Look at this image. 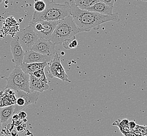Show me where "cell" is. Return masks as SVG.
Here are the masks:
<instances>
[{"label": "cell", "mask_w": 147, "mask_h": 136, "mask_svg": "<svg viewBox=\"0 0 147 136\" xmlns=\"http://www.w3.org/2000/svg\"><path fill=\"white\" fill-rule=\"evenodd\" d=\"M34 10L37 12L44 11L46 7V3L44 0H34Z\"/></svg>", "instance_id": "2e32d148"}, {"label": "cell", "mask_w": 147, "mask_h": 136, "mask_svg": "<svg viewBox=\"0 0 147 136\" xmlns=\"http://www.w3.org/2000/svg\"><path fill=\"white\" fill-rule=\"evenodd\" d=\"M18 116L20 117V119H21V120H23V119H25L27 116V114L24 111L20 112V113H18Z\"/></svg>", "instance_id": "44dd1931"}, {"label": "cell", "mask_w": 147, "mask_h": 136, "mask_svg": "<svg viewBox=\"0 0 147 136\" xmlns=\"http://www.w3.org/2000/svg\"><path fill=\"white\" fill-rule=\"evenodd\" d=\"M46 7L44 11H34L31 23H36L40 20L57 21L62 20L71 15V7L68 2L63 4L55 2L53 0H44Z\"/></svg>", "instance_id": "7a4b0ae2"}, {"label": "cell", "mask_w": 147, "mask_h": 136, "mask_svg": "<svg viewBox=\"0 0 147 136\" xmlns=\"http://www.w3.org/2000/svg\"><path fill=\"white\" fill-rule=\"evenodd\" d=\"M2 123L1 119H0V133H1V131H2Z\"/></svg>", "instance_id": "4316f807"}, {"label": "cell", "mask_w": 147, "mask_h": 136, "mask_svg": "<svg viewBox=\"0 0 147 136\" xmlns=\"http://www.w3.org/2000/svg\"><path fill=\"white\" fill-rule=\"evenodd\" d=\"M15 105L0 108V119L2 123L7 122L14 114Z\"/></svg>", "instance_id": "5bb4252c"}, {"label": "cell", "mask_w": 147, "mask_h": 136, "mask_svg": "<svg viewBox=\"0 0 147 136\" xmlns=\"http://www.w3.org/2000/svg\"><path fill=\"white\" fill-rule=\"evenodd\" d=\"M86 10L88 11L96 12L105 15H112L113 14V7L108 5L107 4L100 1L86 9Z\"/></svg>", "instance_id": "8fae6325"}, {"label": "cell", "mask_w": 147, "mask_h": 136, "mask_svg": "<svg viewBox=\"0 0 147 136\" xmlns=\"http://www.w3.org/2000/svg\"><path fill=\"white\" fill-rule=\"evenodd\" d=\"M135 1H138V0H135Z\"/></svg>", "instance_id": "4dcf8cb0"}, {"label": "cell", "mask_w": 147, "mask_h": 136, "mask_svg": "<svg viewBox=\"0 0 147 136\" xmlns=\"http://www.w3.org/2000/svg\"><path fill=\"white\" fill-rule=\"evenodd\" d=\"M15 37L17 38L25 52L31 50L34 44L39 39L34 29L29 25L18 32Z\"/></svg>", "instance_id": "5b68a950"}, {"label": "cell", "mask_w": 147, "mask_h": 136, "mask_svg": "<svg viewBox=\"0 0 147 136\" xmlns=\"http://www.w3.org/2000/svg\"><path fill=\"white\" fill-rule=\"evenodd\" d=\"M142 1V2H147V0H141Z\"/></svg>", "instance_id": "f1b7e54d"}, {"label": "cell", "mask_w": 147, "mask_h": 136, "mask_svg": "<svg viewBox=\"0 0 147 136\" xmlns=\"http://www.w3.org/2000/svg\"><path fill=\"white\" fill-rule=\"evenodd\" d=\"M75 4L79 9L86 10L96 3L100 1V0H74Z\"/></svg>", "instance_id": "9a60e30c"}, {"label": "cell", "mask_w": 147, "mask_h": 136, "mask_svg": "<svg viewBox=\"0 0 147 136\" xmlns=\"http://www.w3.org/2000/svg\"><path fill=\"white\" fill-rule=\"evenodd\" d=\"M116 1V0H100V2H103L111 7H114V5Z\"/></svg>", "instance_id": "ffe728a7"}, {"label": "cell", "mask_w": 147, "mask_h": 136, "mask_svg": "<svg viewBox=\"0 0 147 136\" xmlns=\"http://www.w3.org/2000/svg\"><path fill=\"white\" fill-rule=\"evenodd\" d=\"M11 50L12 54V62L16 66L20 67L23 63L25 51L24 50L18 40L14 37L11 43Z\"/></svg>", "instance_id": "ba28073f"}, {"label": "cell", "mask_w": 147, "mask_h": 136, "mask_svg": "<svg viewBox=\"0 0 147 136\" xmlns=\"http://www.w3.org/2000/svg\"><path fill=\"white\" fill-rule=\"evenodd\" d=\"M112 125L114 126H116L119 127L122 133L124 135L125 133H127L129 132L130 131V129L129 127V126L128 125H121L119 124V119L116 120L114 122H113Z\"/></svg>", "instance_id": "ac0fdd59"}, {"label": "cell", "mask_w": 147, "mask_h": 136, "mask_svg": "<svg viewBox=\"0 0 147 136\" xmlns=\"http://www.w3.org/2000/svg\"><path fill=\"white\" fill-rule=\"evenodd\" d=\"M76 38L75 36L74 37H71L69 39L66 40L63 43H62L63 46V47L67 50H69L71 49H73V40L74 39Z\"/></svg>", "instance_id": "d6986e66"}, {"label": "cell", "mask_w": 147, "mask_h": 136, "mask_svg": "<svg viewBox=\"0 0 147 136\" xmlns=\"http://www.w3.org/2000/svg\"><path fill=\"white\" fill-rule=\"evenodd\" d=\"M3 0H0V4L1 3H2V2H3Z\"/></svg>", "instance_id": "f546056e"}, {"label": "cell", "mask_w": 147, "mask_h": 136, "mask_svg": "<svg viewBox=\"0 0 147 136\" xmlns=\"http://www.w3.org/2000/svg\"><path fill=\"white\" fill-rule=\"evenodd\" d=\"M55 45L50 40L39 38L33 46L31 50L45 56L49 63L53 60L57 52L55 49Z\"/></svg>", "instance_id": "52a82bcc"}, {"label": "cell", "mask_w": 147, "mask_h": 136, "mask_svg": "<svg viewBox=\"0 0 147 136\" xmlns=\"http://www.w3.org/2000/svg\"><path fill=\"white\" fill-rule=\"evenodd\" d=\"M16 129H17V131L18 133H22L24 132V131H25V127H24V126L21 124L20 126H17V128H16Z\"/></svg>", "instance_id": "7402d4cb"}, {"label": "cell", "mask_w": 147, "mask_h": 136, "mask_svg": "<svg viewBox=\"0 0 147 136\" xmlns=\"http://www.w3.org/2000/svg\"><path fill=\"white\" fill-rule=\"evenodd\" d=\"M47 62L42 63H23L20 65V68L25 73L29 74H32L45 68L48 65Z\"/></svg>", "instance_id": "4fadbf2b"}, {"label": "cell", "mask_w": 147, "mask_h": 136, "mask_svg": "<svg viewBox=\"0 0 147 136\" xmlns=\"http://www.w3.org/2000/svg\"><path fill=\"white\" fill-rule=\"evenodd\" d=\"M20 120V117L18 116V114H14L12 116V121L13 122H17Z\"/></svg>", "instance_id": "cb8c5ba5"}, {"label": "cell", "mask_w": 147, "mask_h": 136, "mask_svg": "<svg viewBox=\"0 0 147 136\" xmlns=\"http://www.w3.org/2000/svg\"><path fill=\"white\" fill-rule=\"evenodd\" d=\"M49 88L48 83L43 82L38 79L34 75H30V90L31 91H34L41 93Z\"/></svg>", "instance_id": "7c38bea8"}, {"label": "cell", "mask_w": 147, "mask_h": 136, "mask_svg": "<svg viewBox=\"0 0 147 136\" xmlns=\"http://www.w3.org/2000/svg\"><path fill=\"white\" fill-rule=\"evenodd\" d=\"M42 23V27L41 31L36 33L39 38H42L46 40H50L52 35L57 27L59 23V20L57 21H45L40 20Z\"/></svg>", "instance_id": "9c48e42d"}, {"label": "cell", "mask_w": 147, "mask_h": 136, "mask_svg": "<svg viewBox=\"0 0 147 136\" xmlns=\"http://www.w3.org/2000/svg\"><path fill=\"white\" fill-rule=\"evenodd\" d=\"M11 135L12 136H17V131H15V130H13V131H11Z\"/></svg>", "instance_id": "484cf974"}, {"label": "cell", "mask_w": 147, "mask_h": 136, "mask_svg": "<svg viewBox=\"0 0 147 136\" xmlns=\"http://www.w3.org/2000/svg\"><path fill=\"white\" fill-rule=\"evenodd\" d=\"M34 77H36L38 79L44 82L48 83V80L45 75V69H42L41 70H40L39 71H37L34 72L32 74Z\"/></svg>", "instance_id": "e0dca14e"}, {"label": "cell", "mask_w": 147, "mask_h": 136, "mask_svg": "<svg viewBox=\"0 0 147 136\" xmlns=\"http://www.w3.org/2000/svg\"><path fill=\"white\" fill-rule=\"evenodd\" d=\"M80 33L71 15L59 20V23L50 40L55 45H61L66 40Z\"/></svg>", "instance_id": "3957f363"}, {"label": "cell", "mask_w": 147, "mask_h": 136, "mask_svg": "<svg viewBox=\"0 0 147 136\" xmlns=\"http://www.w3.org/2000/svg\"><path fill=\"white\" fill-rule=\"evenodd\" d=\"M7 84L5 88L14 91H23L30 93V74L25 73L20 67L15 66L6 78Z\"/></svg>", "instance_id": "277c9868"}, {"label": "cell", "mask_w": 147, "mask_h": 136, "mask_svg": "<svg viewBox=\"0 0 147 136\" xmlns=\"http://www.w3.org/2000/svg\"><path fill=\"white\" fill-rule=\"evenodd\" d=\"M68 2L71 6V15L78 27L80 33L89 32L92 30L97 31L104 23L120 21L117 13L112 15H105L96 12L81 10L77 6L74 0H69Z\"/></svg>", "instance_id": "6da1fadb"}, {"label": "cell", "mask_w": 147, "mask_h": 136, "mask_svg": "<svg viewBox=\"0 0 147 136\" xmlns=\"http://www.w3.org/2000/svg\"><path fill=\"white\" fill-rule=\"evenodd\" d=\"M22 122H23V120L20 119L18 121H17V122H13V124L14 126H15L17 127V126H20V125H21L22 124Z\"/></svg>", "instance_id": "d4e9b609"}, {"label": "cell", "mask_w": 147, "mask_h": 136, "mask_svg": "<svg viewBox=\"0 0 147 136\" xmlns=\"http://www.w3.org/2000/svg\"><path fill=\"white\" fill-rule=\"evenodd\" d=\"M137 124L136 122L134 121H131V122H129V127L130 129V130L134 129L136 128Z\"/></svg>", "instance_id": "603a6c76"}, {"label": "cell", "mask_w": 147, "mask_h": 136, "mask_svg": "<svg viewBox=\"0 0 147 136\" xmlns=\"http://www.w3.org/2000/svg\"><path fill=\"white\" fill-rule=\"evenodd\" d=\"M27 122V119H26V118H25V119H24L23 120V122Z\"/></svg>", "instance_id": "83f0119b"}, {"label": "cell", "mask_w": 147, "mask_h": 136, "mask_svg": "<svg viewBox=\"0 0 147 136\" xmlns=\"http://www.w3.org/2000/svg\"><path fill=\"white\" fill-rule=\"evenodd\" d=\"M47 62L45 56L36 51L30 50L26 51L25 53L23 63H42Z\"/></svg>", "instance_id": "30bf717a"}, {"label": "cell", "mask_w": 147, "mask_h": 136, "mask_svg": "<svg viewBox=\"0 0 147 136\" xmlns=\"http://www.w3.org/2000/svg\"><path fill=\"white\" fill-rule=\"evenodd\" d=\"M48 75L50 78H57L64 82H71V80L68 79V75L61 64V58L57 52L53 60L48 63Z\"/></svg>", "instance_id": "8992f818"}]
</instances>
